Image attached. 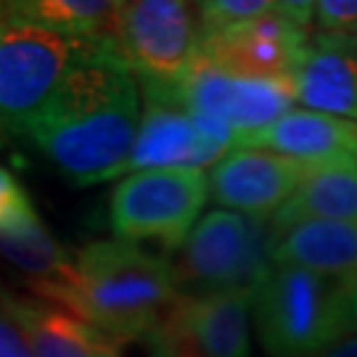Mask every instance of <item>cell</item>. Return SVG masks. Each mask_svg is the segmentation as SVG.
<instances>
[{"label":"cell","mask_w":357,"mask_h":357,"mask_svg":"<svg viewBox=\"0 0 357 357\" xmlns=\"http://www.w3.org/2000/svg\"><path fill=\"white\" fill-rule=\"evenodd\" d=\"M138 128V77L106 45L69 69L24 135L61 175L96 185L128 172Z\"/></svg>","instance_id":"1"},{"label":"cell","mask_w":357,"mask_h":357,"mask_svg":"<svg viewBox=\"0 0 357 357\" xmlns=\"http://www.w3.org/2000/svg\"><path fill=\"white\" fill-rule=\"evenodd\" d=\"M114 344L165 328L185 299L172 262L130 241H96L77 255L61 286L40 291Z\"/></svg>","instance_id":"2"},{"label":"cell","mask_w":357,"mask_h":357,"mask_svg":"<svg viewBox=\"0 0 357 357\" xmlns=\"http://www.w3.org/2000/svg\"><path fill=\"white\" fill-rule=\"evenodd\" d=\"M252 318L270 357H315L357 333L344 283L294 265H273L255 289Z\"/></svg>","instance_id":"3"},{"label":"cell","mask_w":357,"mask_h":357,"mask_svg":"<svg viewBox=\"0 0 357 357\" xmlns=\"http://www.w3.org/2000/svg\"><path fill=\"white\" fill-rule=\"evenodd\" d=\"M278 230L270 217L230 209L204 215L172 262L183 296L255 291L275 265Z\"/></svg>","instance_id":"4"},{"label":"cell","mask_w":357,"mask_h":357,"mask_svg":"<svg viewBox=\"0 0 357 357\" xmlns=\"http://www.w3.org/2000/svg\"><path fill=\"white\" fill-rule=\"evenodd\" d=\"M103 40L24 24H0V135H24L69 69Z\"/></svg>","instance_id":"5"},{"label":"cell","mask_w":357,"mask_h":357,"mask_svg":"<svg viewBox=\"0 0 357 357\" xmlns=\"http://www.w3.org/2000/svg\"><path fill=\"white\" fill-rule=\"evenodd\" d=\"M202 43V0H122L109 29V53L138 79L180 82Z\"/></svg>","instance_id":"6"},{"label":"cell","mask_w":357,"mask_h":357,"mask_svg":"<svg viewBox=\"0 0 357 357\" xmlns=\"http://www.w3.org/2000/svg\"><path fill=\"white\" fill-rule=\"evenodd\" d=\"M209 199L204 169L130 172L112 193V228L119 241H156L178 252Z\"/></svg>","instance_id":"7"},{"label":"cell","mask_w":357,"mask_h":357,"mask_svg":"<svg viewBox=\"0 0 357 357\" xmlns=\"http://www.w3.org/2000/svg\"><path fill=\"white\" fill-rule=\"evenodd\" d=\"M143 90L141 128L130 153L128 172L141 169H204L217 165L228 149L199 128L180 96V82L138 79Z\"/></svg>","instance_id":"8"},{"label":"cell","mask_w":357,"mask_h":357,"mask_svg":"<svg viewBox=\"0 0 357 357\" xmlns=\"http://www.w3.org/2000/svg\"><path fill=\"white\" fill-rule=\"evenodd\" d=\"M310 32L278 11L202 35L196 59L252 79L291 82L305 59Z\"/></svg>","instance_id":"9"},{"label":"cell","mask_w":357,"mask_h":357,"mask_svg":"<svg viewBox=\"0 0 357 357\" xmlns=\"http://www.w3.org/2000/svg\"><path fill=\"white\" fill-rule=\"evenodd\" d=\"M180 96L191 112L225 122L238 138L273 125L296 101L291 82L230 75L199 59L180 79Z\"/></svg>","instance_id":"10"},{"label":"cell","mask_w":357,"mask_h":357,"mask_svg":"<svg viewBox=\"0 0 357 357\" xmlns=\"http://www.w3.org/2000/svg\"><path fill=\"white\" fill-rule=\"evenodd\" d=\"M307 167L281 153L238 149L212 167L209 196L230 212L273 217L299 188Z\"/></svg>","instance_id":"11"},{"label":"cell","mask_w":357,"mask_h":357,"mask_svg":"<svg viewBox=\"0 0 357 357\" xmlns=\"http://www.w3.org/2000/svg\"><path fill=\"white\" fill-rule=\"evenodd\" d=\"M296 101L310 112L357 122V35L315 32L294 77Z\"/></svg>","instance_id":"12"},{"label":"cell","mask_w":357,"mask_h":357,"mask_svg":"<svg viewBox=\"0 0 357 357\" xmlns=\"http://www.w3.org/2000/svg\"><path fill=\"white\" fill-rule=\"evenodd\" d=\"M281 153L305 165H320L357 153V122L320 114L310 109H291L273 125L246 132L236 141V151Z\"/></svg>","instance_id":"13"},{"label":"cell","mask_w":357,"mask_h":357,"mask_svg":"<svg viewBox=\"0 0 357 357\" xmlns=\"http://www.w3.org/2000/svg\"><path fill=\"white\" fill-rule=\"evenodd\" d=\"M255 291L185 296L167 326L178 328L204 357H249Z\"/></svg>","instance_id":"14"},{"label":"cell","mask_w":357,"mask_h":357,"mask_svg":"<svg viewBox=\"0 0 357 357\" xmlns=\"http://www.w3.org/2000/svg\"><path fill=\"white\" fill-rule=\"evenodd\" d=\"M270 220L275 230L302 220H328L357 228V159L339 156L310 165L299 188Z\"/></svg>","instance_id":"15"},{"label":"cell","mask_w":357,"mask_h":357,"mask_svg":"<svg viewBox=\"0 0 357 357\" xmlns=\"http://www.w3.org/2000/svg\"><path fill=\"white\" fill-rule=\"evenodd\" d=\"M275 265H294L336 281L357 275V228L328 220H302L278 230Z\"/></svg>","instance_id":"16"},{"label":"cell","mask_w":357,"mask_h":357,"mask_svg":"<svg viewBox=\"0 0 357 357\" xmlns=\"http://www.w3.org/2000/svg\"><path fill=\"white\" fill-rule=\"evenodd\" d=\"M0 305L22 328L35 357H96L106 336L59 305H43L24 296H0Z\"/></svg>","instance_id":"17"},{"label":"cell","mask_w":357,"mask_h":357,"mask_svg":"<svg viewBox=\"0 0 357 357\" xmlns=\"http://www.w3.org/2000/svg\"><path fill=\"white\" fill-rule=\"evenodd\" d=\"M122 0H0V24H24L79 38H109Z\"/></svg>","instance_id":"18"},{"label":"cell","mask_w":357,"mask_h":357,"mask_svg":"<svg viewBox=\"0 0 357 357\" xmlns=\"http://www.w3.org/2000/svg\"><path fill=\"white\" fill-rule=\"evenodd\" d=\"M0 255L11 259L19 270L29 273L38 291L61 286L75 265V259H69V255L45 230L35 206H29L8 228L0 230Z\"/></svg>","instance_id":"19"},{"label":"cell","mask_w":357,"mask_h":357,"mask_svg":"<svg viewBox=\"0 0 357 357\" xmlns=\"http://www.w3.org/2000/svg\"><path fill=\"white\" fill-rule=\"evenodd\" d=\"M275 11V0H202V35Z\"/></svg>","instance_id":"20"},{"label":"cell","mask_w":357,"mask_h":357,"mask_svg":"<svg viewBox=\"0 0 357 357\" xmlns=\"http://www.w3.org/2000/svg\"><path fill=\"white\" fill-rule=\"evenodd\" d=\"M312 22L318 24V32L357 35V0H318Z\"/></svg>","instance_id":"21"},{"label":"cell","mask_w":357,"mask_h":357,"mask_svg":"<svg viewBox=\"0 0 357 357\" xmlns=\"http://www.w3.org/2000/svg\"><path fill=\"white\" fill-rule=\"evenodd\" d=\"M143 342H146V357H204L172 326H165V328L153 331Z\"/></svg>","instance_id":"22"},{"label":"cell","mask_w":357,"mask_h":357,"mask_svg":"<svg viewBox=\"0 0 357 357\" xmlns=\"http://www.w3.org/2000/svg\"><path fill=\"white\" fill-rule=\"evenodd\" d=\"M29 206H32V202L24 193V188L19 185V180L13 178L6 167H0V230L8 228Z\"/></svg>","instance_id":"23"},{"label":"cell","mask_w":357,"mask_h":357,"mask_svg":"<svg viewBox=\"0 0 357 357\" xmlns=\"http://www.w3.org/2000/svg\"><path fill=\"white\" fill-rule=\"evenodd\" d=\"M0 357H35L22 328L13 323L3 305H0Z\"/></svg>","instance_id":"24"},{"label":"cell","mask_w":357,"mask_h":357,"mask_svg":"<svg viewBox=\"0 0 357 357\" xmlns=\"http://www.w3.org/2000/svg\"><path fill=\"white\" fill-rule=\"evenodd\" d=\"M315 6H318V0H275V11L289 16L291 22H296L305 29H310L312 19H315Z\"/></svg>","instance_id":"25"},{"label":"cell","mask_w":357,"mask_h":357,"mask_svg":"<svg viewBox=\"0 0 357 357\" xmlns=\"http://www.w3.org/2000/svg\"><path fill=\"white\" fill-rule=\"evenodd\" d=\"M315 357H357V333L355 336H347L342 342H336V344H331L328 349H323V352Z\"/></svg>","instance_id":"26"},{"label":"cell","mask_w":357,"mask_h":357,"mask_svg":"<svg viewBox=\"0 0 357 357\" xmlns=\"http://www.w3.org/2000/svg\"><path fill=\"white\" fill-rule=\"evenodd\" d=\"M96 357H119V344L109 342V339H103L101 347H98V352H96Z\"/></svg>","instance_id":"27"},{"label":"cell","mask_w":357,"mask_h":357,"mask_svg":"<svg viewBox=\"0 0 357 357\" xmlns=\"http://www.w3.org/2000/svg\"><path fill=\"white\" fill-rule=\"evenodd\" d=\"M355 159H357V153H355Z\"/></svg>","instance_id":"28"}]
</instances>
